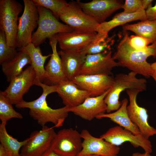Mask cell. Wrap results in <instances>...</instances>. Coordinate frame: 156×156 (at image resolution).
<instances>
[{
	"label": "cell",
	"instance_id": "obj_1",
	"mask_svg": "<svg viewBox=\"0 0 156 156\" xmlns=\"http://www.w3.org/2000/svg\"><path fill=\"white\" fill-rule=\"evenodd\" d=\"M34 85L41 87L42 90L41 95L33 101H26L23 100L15 105L16 107L18 109H29L30 116L42 127L49 122L53 124L54 127L62 126L68 116L69 107L65 106L60 108L53 109L48 106L46 101L48 95L56 92L57 86L47 85L36 79Z\"/></svg>",
	"mask_w": 156,
	"mask_h": 156
},
{
	"label": "cell",
	"instance_id": "obj_2",
	"mask_svg": "<svg viewBox=\"0 0 156 156\" xmlns=\"http://www.w3.org/2000/svg\"><path fill=\"white\" fill-rule=\"evenodd\" d=\"M124 31L123 38L112 55L113 59L117 61L119 66L126 67L137 74L149 78L152 71L151 64L147 62L146 59L151 56L156 57V42L144 50H135L128 44L129 35L127 31Z\"/></svg>",
	"mask_w": 156,
	"mask_h": 156
},
{
	"label": "cell",
	"instance_id": "obj_3",
	"mask_svg": "<svg viewBox=\"0 0 156 156\" xmlns=\"http://www.w3.org/2000/svg\"><path fill=\"white\" fill-rule=\"evenodd\" d=\"M137 74L131 71L127 74L120 73L114 77L112 87L106 96L104 101L107 106V113L118 110L121 105L119 101L121 92L129 89H136L145 90L146 81L144 78H138Z\"/></svg>",
	"mask_w": 156,
	"mask_h": 156
},
{
	"label": "cell",
	"instance_id": "obj_4",
	"mask_svg": "<svg viewBox=\"0 0 156 156\" xmlns=\"http://www.w3.org/2000/svg\"><path fill=\"white\" fill-rule=\"evenodd\" d=\"M37 7L39 15L38 26L33 34L31 40V43L36 47L57 34L74 30L68 25L60 22L50 10L41 6Z\"/></svg>",
	"mask_w": 156,
	"mask_h": 156
},
{
	"label": "cell",
	"instance_id": "obj_5",
	"mask_svg": "<svg viewBox=\"0 0 156 156\" xmlns=\"http://www.w3.org/2000/svg\"><path fill=\"white\" fill-rule=\"evenodd\" d=\"M23 5L15 0H0V28L4 32L8 45L16 48L18 15Z\"/></svg>",
	"mask_w": 156,
	"mask_h": 156
},
{
	"label": "cell",
	"instance_id": "obj_6",
	"mask_svg": "<svg viewBox=\"0 0 156 156\" xmlns=\"http://www.w3.org/2000/svg\"><path fill=\"white\" fill-rule=\"evenodd\" d=\"M59 18L74 30L81 32H97L99 24L82 10L77 1L68 3Z\"/></svg>",
	"mask_w": 156,
	"mask_h": 156
},
{
	"label": "cell",
	"instance_id": "obj_7",
	"mask_svg": "<svg viewBox=\"0 0 156 156\" xmlns=\"http://www.w3.org/2000/svg\"><path fill=\"white\" fill-rule=\"evenodd\" d=\"M23 13L19 18L16 46L18 49L31 43L32 32L38 25L39 15L37 6L32 0H23Z\"/></svg>",
	"mask_w": 156,
	"mask_h": 156
},
{
	"label": "cell",
	"instance_id": "obj_8",
	"mask_svg": "<svg viewBox=\"0 0 156 156\" xmlns=\"http://www.w3.org/2000/svg\"><path fill=\"white\" fill-rule=\"evenodd\" d=\"M81 139L76 129H63L56 133L50 149L60 156H77L82 148Z\"/></svg>",
	"mask_w": 156,
	"mask_h": 156
},
{
	"label": "cell",
	"instance_id": "obj_9",
	"mask_svg": "<svg viewBox=\"0 0 156 156\" xmlns=\"http://www.w3.org/2000/svg\"><path fill=\"white\" fill-rule=\"evenodd\" d=\"M142 91V90L136 89L126 90L129 101L127 110L130 119L138 128L141 134L148 140L150 137L156 135V129L150 126L148 123L147 110L139 106L137 103V95Z\"/></svg>",
	"mask_w": 156,
	"mask_h": 156
},
{
	"label": "cell",
	"instance_id": "obj_10",
	"mask_svg": "<svg viewBox=\"0 0 156 156\" xmlns=\"http://www.w3.org/2000/svg\"><path fill=\"white\" fill-rule=\"evenodd\" d=\"M42 127L40 130L30 134L28 141L21 150V156H40L50 149L56 133L54 127L46 125Z\"/></svg>",
	"mask_w": 156,
	"mask_h": 156
},
{
	"label": "cell",
	"instance_id": "obj_11",
	"mask_svg": "<svg viewBox=\"0 0 156 156\" xmlns=\"http://www.w3.org/2000/svg\"><path fill=\"white\" fill-rule=\"evenodd\" d=\"M100 138L116 146L129 142L134 147H140L145 152L151 153L152 147L151 142L141 134L135 135L130 131L117 125L109 128Z\"/></svg>",
	"mask_w": 156,
	"mask_h": 156
},
{
	"label": "cell",
	"instance_id": "obj_12",
	"mask_svg": "<svg viewBox=\"0 0 156 156\" xmlns=\"http://www.w3.org/2000/svg\"><path fill=\"white\" fill-rule=\"evenodd\" d=\"M119 66L118 62L113 59L111 50L87 55L79 75L112 76L113 68Z\"/></svg>",
	"mask_w": 156,
	"mask_h": 156
},
{
	"label": "cell",
	"instance_id": "obj_13",
	"mask_svg": "<svg viewBox=\"0 0 156 156\" xmlns=\"http://www.w3.org/2000/svg\"><path fill=\"white\" fill-rule=\"evenodd\" d=\"M36 79L34 70L29 66L10 82L3 92L12 104L15 105L23 100V96L34 85Z\"/></svg>",
	"mask_w": 156,
	"mask_h": 156
},
{
	"label": "cell",
	"instance_id": "obj_14",
	"mask_svg": "<svg viewBox=\"0 0 156 156\" xmlns=\"http://www.w3.org/2000/svg\"><path fill=\"white\" fill-rule=\"evenodd\" d=\"M80 133L83 139L82 148L77 156L90 155L109 156L117 155L120 152L119 146L114 145L100 138L93 136L87 129L82 130Z\"/></svg>",
	"mask_w": 156,
	"mask_h": 156
},
{
	"label": "cell",
	"instance_id": "obj_15",
	"mask_svg": "<svg viewBox=\"0 0 156 156\" xmlns=\"http://www.w3.org/2000/svg\"><path fill=\"white\" fill-rule=\"evenodd\" d=\"M80 89L90 92L91 97L101 95L112 86L114 77L105 75H79L71 80Z\"/></svg>",
	"mask_w": 156,
	"mask_h": 156
},
{
	"label": "cell",
	"instance_id": "obj_16",
	"mask_svg": "<svg viewBox=\"0 0 156 156\" xmlns=\"http://www.w3.org/2000/svg\"><path fill=\"white\" fill-rule=\"evenodd\" d=\"M82 10L100 24L114 12L121 8L122 4L117 0H93L87 3L77 1Z\"/></svg>",
	"mask_w": 156,
	"mask_h": 156
},
{
	"label": "cell",
	"instance_id": "obj_17",
	"mask_svg": "<svg viewBox=\"0 0 156 156\" xmlns=\"http://www.w3.org/2000/svg\"><path fill=\"white\" fill-rule=\"evenodd\" d=\"M52 53L50 58L45 66V72L42 83L49 86H57L68 80L63 70L61 59L57 49V40L54 36L49 39Z\"/></svg>",
	"mask_w": 156,
	"mask_h": 156
},
{
	"label": "cell",
	"instance_id": "obj_18",
	"mask_svg": "<svg viewBox=\"0 0 156 156\" xmlns=\"http://www.w3.org/2000/svg\"><path fill=\"white\" fill-rule=\"evenodd\" d=\"M110 89L101 95L88 97L79 105L69 107V112L89 121L92 120L99 115L105 113L107 106L104 99Z\"/></svg>",
	"mask_w": 156,
	"mask_h": 156
},
{
	"label": "cell",
	"instance_id": "obj_19",
	"mask_svg": "<svg viewBox=\"0 0 156 156\" xmlns=\"http://www.w3.org/2000/svg\"><path fill=\"white\" fill-rule=\"evenodd\" d=\"M97 34V32L86 33L74 30L58 33L54 36L61 50H82L93 41Z\"/></svg>",
	"mask_w": 156,
	"mask_h": 156
},
{
	"label": "cell",
	"instance_id": "obj_20",
	"mask_svg": "<svg viewBox=\"0 0 156 156\" xmlns=\"http://www.w3.org/2000/svg\"><path fill=\"white\" fill-rule=\"evenodd\" d=\"M65 106L73 107L81 104L91 97L89 92L79 88L72 81L67 80L57 86L56 92Z\"/></svg>",
	"mask_w": 156,
	"mask_h": 156
},
{
	"label": "cell",
	"instance_id": "obj_21",
	"mask_svg": "<svg viewBox=\"0 0 156 156\" xmlns=\"http://www.w3.org/2000/svg\"><path fill=\"white\" fill-rule=\"evenodd\" d=\"M58 53L65 75L72 80L79 75L86 55L82 50H61Z\"/></svg>",
	"mask_w": 156,
	"mask_h": 156
},
{
	"label": "cell",
	"instance_id": "obj_22",
	"mask_svg": "<svg viewBox=\"0 0 156 156\" xmlns=\"http://www.w3.org/2000/svg\"><path fill=\"white\" fill-rule=\"evenodd\" d=\"M147 20L145 10L131 14L122 12L116 14L111 20L99 24L97 28V32L108 35L110 30L118 26L133 21L140 20L142 21Z\"/></svg>",
	"mask_w": 156,
	"mask_h": 156
},
{
	"label": "cell",
	"instance_id": "obj_23",
	"mask_svg": "<svg viewBox=\"0 0 156 156\" xmlns=\"http://www.w3.org/2000/svg\"><path fill=\"white\" fill-rule=\"evenodd\" d=\"M121 102L120 107L115 112L99 115L97 116L96 118L98 119L109 118L119 126L130 131L135 135L141 134L138 128L132 122L129 116L127 110L128 102V99L125 98Z\"/></svg>",
	"mask_w": 156,
	"mask_h": 156
},
{
	"label": "cell",
	"instance_id": "obj_24",
	"mask_svg": "<svg viewBox=\"0 0 156 156\" xmlns=\"http://www.w3.org/2000/svg\"><path fill=\"white\" fill-rule=\"evenodd\" d=\"M18 50L25 52L29 56L31 62L30 65L35 70L36 79L42 83L45 72L44 63L47 59L51 56V54L43 55L39 46L36 47L32 43Z\"/></svg>",
	"mask_w": 156,
	"mask_h": 156
},
{
	"label": "cell",
	"instance_id": "obj_25",
	"mask_svg": "<svg viewBox=\"0 0 156 156\" xmlns=\"http://www.w3.org/2000/svg\"><path fill=\"white\" fill-rule=\"evenodd\" d=\"M31 64L30 59L28 55L23 51H19L13 59L1 65L6 80L10 83L23 72V69L26 65H31Z\"/></svg>",
	"mask_w": 156,
	"mask_h": 156
},
{
	"label": "cell",
	"instance_id": "obj_26",
	"mask_svg": "<svg viewBox=\"0 0 156 156\" xmlns=\"http://www.w3.org/2000/svg\"><path fill=\"white\" fill-rule=\"evenodd\" d=\"M7 123L0 124V142L8 156H21L20 152L22 147L27 142L29 137L23 141H19L8 133Z\"/></svg>",
	"mask_w": 156,
	"mask_h": 156
},
{
	"label": "cell",
	"instance_id": "obj_27",
	"mask_svg": "<svg viewBox=\"0 0 156 156\" xmlns=\"http://www.w3.org/2000/svg\"><path fill=\"white\" fill-rule=\"evenodd\" d=\"M124 31H132L138 36L156 42V20H147L136 24H127L124 25Z\"/></svg>",
	"mask_w": 156,
	"mask_h": 156
},
{
	"label": "cell",
	"instance_id": "obj_28",
	"mask_svg": "<svg viewBox=\"0 0 156 156\" xmlns=\"http://www.w3.org/2000/svg\"><path fill=\"white\" fill-rule=\"evenodd\" d=\"M115 35L110 37L108 35L97 33L95 39L86 47L82 50L86 54H94L110 50L114 42Z\"/></svg>",
	"mask_w": 156,
	"mask_h": 156
},
{
	"label": "cell",
	"instance_id": "obj_29",
	"mask_svg": "<svg viewBox=\"0 0 156 156\" xmlns=\"http://www.w3.org/2000/svg\"><path fill=\"white\" fill-rule=\"evenodd\" d=\"M12 104L5 94L0 92V120L1 123H7L10 119L15 118L22 119V115L14 109Z\"/></svg>",
	"mask_w": 156,
	"mask_h": 156
},
{
	"label": "cell",
	"instance_id": "obj_30",
	"mask_svg": "<svg viewBox=\"0 0 156 156\" xmlns=\"http://www.w3.org/2000/svg\"><path fill=\"white\" fill-rule=\"evenodd\" d=\"M35 5L44 7L51 11L57 19L68 3L64 0H32Z\"/></svg>",
	"mask_w": 156,
	"mask_h": 156
},
{
	"label": "cell",
	"instance_id": "obj_31",
	"mask_svg": "<svg viewBox=\"0 0 156 156\" xmlns=\"http://www.w3.org/2000/svg\"><path fill=\"white\" fill-rule=\"evenodd\" d=\"M16 48L11 47L7 44L3 30L0 28V64L9 61L16 55Z\"/></svg>",
	"mask_w": 156,
	"mask_h": 156
},
{
	"label": "cell",
	"instance_id": "obj_32",
	"mask_svg": "<svg viewBox=\"0 0 156 156\" xmlns=\"http://www.w3.org/2000/svg\"><path fill=\"white\" fill-rule=\"evenodd\" d=\"M127 42L129 45L133 49L138 50H142L146 49L150 43H154L151 39L139 36L129 35Z\"/></svg>",
	"mask_w": 156,
	"mask_h": 156
},
{
	"label": "cell",
	"instance_id": "obj_33",
	"mask_svg": "<svg viewBox=\"0 0 156 156\" xmlns=\"http://www.w3.org/2000/svg\"><path fill=\"white\" fill-rule=\"evenodd\" d=\"M121 8L123 9V12L128 14L133 13L144 10L142 6V0H126Z\"/></svg>",
	"mask_w": 156,
	"mask_h": 156
},
{
	"label": "cell",
	"instance_id": "obj_34",
	"mask_svg": "<svg viewBox=\"0 0 156 156\" xmlns=\"http://www.w3.org/2000/svg\"><path fill=\"white\" fill-rule=\"evenodd\" d=\"M145 12L147 20H156V3L153 6H152L151 4L145 10Z\"/></svg>",
	"mask_w": 156,
	"mask_h": 156
},
{
	"label": "cell",
	"instance_id": "obj_35",
	"mask_svg": "<svg viewBox=\"0 0 156 156\" xmlns=\"http://www.w3.org/2000/svg\"><path fill=\"white\" fill-rule=\"evenodd\" d=\"M40 156H60L51 149L47 151Z\"/></svg>",
	"mask_w": 156,
	"mask_h": 156
},
{
	"label": "cell",
	"instance_id": "obj_36",
	"mask_svg": "<svg viewBox=\"0 0 156 156\" xmlns=\"http://www.w3.org/2000/svg\"><path fill=\"white\" fill-rule=\"evenodd\" d=\"M151 64L152 71L151 76L155 79L156 78V62Z\"/></svg>",
	"mask_w": 156,
	"mask_h": 156
},
{
	"label": "cell",
	"instance_id": "obj_37",
	"mask_svg": "<svg viewBox=\"0 0 156 156\" xmlns=\"http://www.w3.org/2000/svg\"><path fill=\"white\" fill-rule=\"evenodd\" d=\"M153 1L152 0H142L143 9L145 10L147 9Z\"/></svg>",
	"mask_w": 156,
	"mask_h": 156
},
{
	"label": "cell",
	"instance_id": "obj_38",
	"mask_svg": "<svg viewBox=\"0 0 156 156\" xmlns=\"http://www.w3.org/2000/svg\"><path fill=\"white\" fill-rule=\"evenodd\" d=\"M132 156H153L150 154V153L145 152L143 153H141L139 152H135L133 153Z\"/></svg>",
	"mask_w": 156,
	"mask_h": 156
},
{
	"label": "cell",
	"instance_id": "obj_39",
	"mask_svg": "<svg viewBox=\"0 0 156 156\" xmlns=\"http://www.w3.org/2000/svg\"><path fill=\"white\" fill-rule=\"evenodd\" d=\"M0 156H8L3 146L0 144Z\"/></svg>",
	"mask_w": 156,
	"mask_h": 156
},
{
	"label": "cell",
	"instance_id": "obj_40",
	"mask_svg": "<svg viewBox=\"0 0 156 156\" xmlns=\"http://www.w3.org/2000/svg\"><path fill=\"white\" fill-rule=\"evenodd\" d=\"M84 156H100L95 155H86Z\"/></svg>",
	"mask_w": 156,
	"mask_h": 156
},
{
	"label": "cell",
	"instance_id": "obj_41",
	"mask_svg": "<svg viewBox=\"0 0 156 156\" xmlns=\"http://www.w3.org/2000/svg\"><path fill=\"white\" fill-rule=\"evenodd\" d=\"M118 156L117 155H110V156Z\"/></svg>",
	"mask_w": 156,
	"mask_h": 156
},
{
	"label": "cell",
	"instance_id": "obj_42",
	"mask_svg": "<svg viewBox=\"0 0 156 156\" xmlns=\"http://www.w3.org/2000/svg\"><path fill=\"white\" fill-rule=\"evenodd\" d=\"M154 80H155V82H156V78L155 79H154Z\"/></svg>",
	"mask_w": 156,
	"mask_h": 156
},
{
	"label": "cell",
	"instance_id": "obj_43",
	"mask_svg": "<svg viewBox=\"0 0 156 156\" xmlns=\"http://www.w3.org/2000/svg\"></svg>",
	"mask_w": 156,
	"mask_h": 156
}]
</instances>
